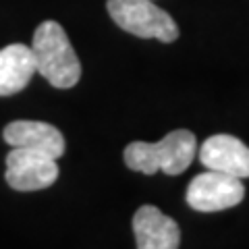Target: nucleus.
Instances as JSON below:
<instances>
[{"label": "nucleus", "instance_id": "2", "mask_svg": "<svg viewBox=\"0 0 249 249\" xmlns=\"http://www.w3.org/2000/svg\"><path fill=\"white\" fill-rule=\"evenodd\" d=\"M197 154V139L191 131L177 129L160 142H131L124 147V164L135 173L156 175L158 170L170 177L181 175L191 166Z\"/></svg>", "mask_w": 249, "mask_h": 249}, {"label": "nucleus", "instance_id": "9", "mask_svg": "<svg viewBox=\"0 0 249 249\" xmlns=\"http://www.w3.org/2000/svg\"><path fill=\"white\" fill-rule=\"evenodd\" d=\"M36 73V60L29 46L9 44L0 50V96H13L25 89Z\"/></svg>", "mask_w": 249, "mask_h": 249}, {"label": "nucleus", "instance_id": "6", "mask_svg": "<svg viewBox=\"0 0 249 249\" xmlns=\"http://www.w3.org/2000/svg\"><path fill=\"white\" fill-rule=\"evenodd\" d=\"M199 162L208 170H218L239 178L249 177V147L232 135H212L199 147Z\"/></svg>", "mask_w": 249, "mask_h": 249}, {"label": "nucleus", "instance_id": "5", "mask_svg": "<svg viewBox=\"0 0 249 249\" xmlns=\"http://www.w3.org/2000/svg\"><path fill=\"white\" fill-rule=\"evenodd\" d=\"M6 183L17 191H40L58 178V166L52 156L29 147H13L6 154Z\"/></svg>", "mask_w": 249, "mask_h": 249}, {"label": "nucleus", "instance_id": "7", "mask_svg": "<svg viewBox=\"0 0 249 249\" xmlns=\"http://www.w3.org/2000/svg\"><path fill=\"white\" fill-rule=\"evenodd\" d=\"M137 249H178L181 229L156 206H142L133 216Z\"/></svg>", "mask_w": 249, "mask_h": 249}, {"label": "nucleus", "instance_id": "4", "mask_svg": "<svg viewBox=\"0 0 249 249\" xmlns=\"http://www.w3.org/2000/svg\"><path fill=\"white\" fill-rule=\"evenodd\" d=\"M245 197V187L239 177L224 175L218 170L197 175L187 187V204L197 212H220L241 204Z\"/></svg>", "mask_w": 249, "mask_h": 249}, {"label": "nucleus", "instance_id": "1", "mask_svg": "<svg viewBox=\"0 0 249 249\" xmlns=\"http://www.w3.org/2000/svg\"><path fill=\"white\" fill-rule=\"evenodd\" d=\"M29 48L34 52L36 71L52 88L71 89L81 79V62L77 58V52L60 23H40Z\"/></svg>", "mask_w": 249, "mask_h": 249}, {"label": "nucleus", "instance_id": "3", "mask_svg": "<svg viewBox=\"0 0 249 249\" xmlns=\"http://www.w3.org/2000/svg\"><path fill=\"white\" fill-rule=\"evenodd\" d=\"M110 19L123 31L143 40H160L164 44L178 37V27L170 15L154 4V0H108Z\"/></svg>", "mask_w": 249, "mask_h": 249}, {"label": "nucleus", "instance_id": "8", "mask_svg": "<svg viewBox=\"0 0 249 249\" xmlns=\"http://www.w3.org/2000/svg\"><path fill=\"white\" fill-rule=\"evenodd\" d=\"M2 137L11 147H29L52 156L54 160L60 158L67 147L60 131L42 121H13L4 127Z\"/></svg>", "mask_w": 249, "mask_h": 249}]
</instances>
